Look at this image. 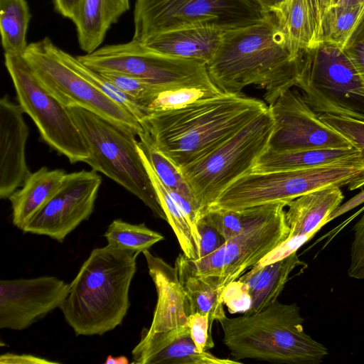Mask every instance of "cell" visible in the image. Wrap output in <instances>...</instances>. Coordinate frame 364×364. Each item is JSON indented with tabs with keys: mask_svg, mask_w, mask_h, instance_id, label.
Returning <instances> with one entry per match:
<instances>
[{
	"mask_svg": "<svg viewBox=\"0 0 364 364\" xmlns=\"http://www.w3.org/2000/svg\"><path fill=\"white\" fill-rule=\"evenodd\" d=\"M143 255L157 293L152 321L146 331L149 333L163 332L188 326L189 305L176 267L149 250L143 252Z\"/></svg>",
	"mask_w": 364,
	"mask_h": 364,
	"instance_id": "obj_19",
	"label": "cell"
},
{
	"mask_svg": "<svg viewBox=\"0 0 364 364\" xmlns=\"http://www.w3.org/2000/svg\"><path fill=\"white\" fill-rule=\"evenodd\" d=\"M138 137L139 146L145 154L160 181L167 188L181 193L200 206L180 168L155 147L148 134L143 131Z\"/></svg>",
	"mask_w": 364,
	"mask_h": 364,
	"instance_id": "obj_32",
	"label": "cell"
},
{
	"mask_svg": "<svg viewBox=\"0 0 364 364\" xmlns=\"http://www.w3.org/2000/svg\"><path fill=\"white\" fill-rule=\"evenodd\" d=\"M363 16L364 3L349 6H330L322 15L316 43H333L343 48Z\"/></svg>",
	"mask_w": 364,
	"mask_h": 364,
	"instance_id": "obj_30",
	"label": "cell"
},
{
	"mask_svg": "<svg viewBox=\"0 0 364 364\" xmlns=\"http://www.w3.org/2000/svg\"><path fill=\"white\" fill-rule=\"evenodd\" d=\"M337 1L338 0H333V4H335Z\"/></svg>",
	"mask_w": 364,
	"mask_h": 364,
	"instance_id": "obj_51",
	"label": "cell"
},
{
	"mask_svg": "<svg viewBox=\"0 0 364 364\" xmlns=\"http://www.w3.org/2000/svg\"><path fill=\"white\" fill-rule=\"evenodd\" d=\"M196 226L200 237V258L216 251L226 242L205 212L198 220Z\"/></svg>",
	"mask_w": 364,
	"mask_h": 364,
	"instance_id": "obj_39",
	"label": "cell"
},
{
	"mask_svg": "<svg viewBox=\"0 0 364 364\" xmlns=\"http://www.w3.org/2000/svg\"><path fill=\"white\" fill-rule=\"evenodd\" d=\"M23 111L8 95L0 99V198L9 199L31 173L25 148L29 129Z\"/></svg>",
	"mask_w": 364,
	"mask_h": 364,
	"instance_id": "obj_17",
	"label": "cell"
},
{
	"mask_svg": "<svg viewBox=\"0 0 364 364\" xmlns=\"http://www.w3.org/2000/svg\"><path fill=\"white\" fill-rule=\"evenodd\" d=\"M314 234L315 233H310L297 235L287 239L272 249L252 267H262L289 256L291 254L296 252L297 250Z\"/></svg>",
	"mask_w": 364,
	"mask_h": 364,
	"instance_id": "obj_43",
	"label": "cell"
},
{
	"mask_svg": "<svg viewBox=\"0 0 364 364\" xmlns=\"http://www.w3.org/2000/svg\"><path fill=\"white\" fill-rule=\"evenodd\" d=\"M267 204L241 210L208 209L205 212L208 215L211 222L228 240L256 221L264 213Z\"/></svg>",
	"mask_w": 364,
	"mask_h": 364,
	"instance_id": "obj_35",
	"label": "cell"
},
{
	"mask_svg": "<svg viewBox=\"0 0 364 364\" xmlns=\"http://www.w3.org/2000/svg\"><path fill=\"white\" fill-rule=\"evenodd\" d=\"M130 0H81L73 23L80 48L90 53L102 44L111 26L130 7Z\"/></svg>",
	"mask_w": 364,
	"mask_h": 364,
	"instance_id": "obj_23",
	"label": "cell"
},
{
	"mask_svg": "<svg viewBox=\"0 0 364 364\" xmlns=\"http://www.w3.org/2000/svg\"><path fill=\"white\" fill-rule=\"evenodd\" d=\"M344 196L340 187H328L305 193L291 201L285 211L289 237L316 232L341 204Z\"/></svg>",
	"mask_w": 364,
	"mask_h": 364,
	"instance_id": "obj_21",
	"label": "cell"
},
{
	"mask_svg": "<svg viewBox=\"0 0 364 364\" xmlns=\"http://www.w3.org/2000/svg\"><path fill=\"white\" fill-rule=\"evenodd\" d=\"M138 255L109 245L92 250L59 308L76 336H101L122 323Z\"/></svg>",
	"mask_w": 364,
	"mask_h": 364,
	"instance_id": "obj_3",
	"label": "cell"
},
{
	"mask_svg": "<svg viewBox=\"0 0 364 364\" xmlns=\"http://www.w3.org/2000/svg\"><path fill=\"white\" fill-rule=\"evenodd\" d=\"M76 57L98 73L127 74L161 90L216 86L210 77L206 64L157 53L133 39Z\"/></svg>",
	"mask_w": 364,
	"mask_h": 364,
	"instance_id": "obj_11",
	"label": "cell"
},
{
	"mask_svg": "<svg viewBox=\"0 0 364 364\" xmlns=\"http://www.w3.org/2000/svg\"><path fill=\"white\" fill-rule=\"evenodd\" d=\"M65 171L43 166L31 173L21 188L9 198L12 208V223L22 230L26 223L53 198L58 190Z\"/></svg>",
	"mask_w": 364,
	"mask_h": 364,
	"instance_id": "obj_22",
	"label": "cell"
},
{
	"mask_svg": "<svg viewBox=\"0 0 364 364\" xmlns=\"http://www.w3.org/2000/svg\"><path fill=\"white\" fill-rule=\"evenodd\" d=\"M306 266L296 254L262 267H252L238 279L245 283L252 299V305L245 314L257 313L268 307L283 291L293 270L299 266Z\"/></svg>",
	"mask_w": 364,
	"mask_h": 364,
	"instance_id": "obj_24",
	"label": "cell"
},
{
	"mask_svg": "<svg viewBox=\"0 0 364 364\" xmlns=\"http://www.w3.org/2000/svg\"><path fill=\"white\" fill-rule=\"evenodd\" d=\"M137 148L149 176L167 222L175 233L183 253L191 259H200V237L197 230L160 181L137 141Z\"/></svg>",
	"mask_w": 364,
	"mask_h": 364,
	"instance_id": "obj_27",
	"label": "cell"
},
{
	"mask_svg": "<svg viewBox=\"0 0 364 364\" xmlns=\"http://www.w3.org/2000/svg\"><path fill=\"white\" fill-rule=\"evenodd\" d=\"M223 32L205 27L181 28L152 35L139 42L157 53L207 65L219 46Z\"/></svg>",
	"mask_w": 364,
	"mask_h": 364,
	"instance_id": "obj_20",
	"label": "cell"
},
{
	"mask_svg": "<svg viewBox=\"0 0 364 364\" xmlns=\"http://www.w3.org/2000/svg\"><path fill=\"white\" fill-rule=\"evenodd\" d=\"M105 363L106 364H128L129 363V361L126 356L120 355L113 357L112 355H109L107 357Z\"/></svg>",
	"mask_w": 364,
	"mask_h": 364,
	"instance_id": "obj_49",
	"label": "cell"
},
{
	"mask_svg": "<svg viewBox=\"0 0 364 364\" xmlns=\"http://www.w3.org/2000/svg\"><path fill=\"white\" fill-rule=\"evenodd\" d=\"M350 149H315L277 152L266 150L250 172H269L310 168L338 162L358 155Z\"/></svg>",
	"mask_w": 364,
	"mask_h": 364,
	"instance_id": "obj_26",
	"label": "cell"
},
{
	"mask_svg": "<svg viewBox=\"0 0 364 364\" xmlns=\"http://www.w3.org/2000/svg\"><path fill=\"white\" fill-rule=\"evenodd\" d=\"M212 324L210 316L207 314L196 312L188 316V325L192 339L200 352L206 351L214 347L211 336Z\"/></svg>",
	"mask_w": 364,
	"mask_h": 364,
	"instance_id": "obj_41",
	"label": "cell"
},
{
	"mask_svg": "<svg viewBox=\"0 0 364 364\" xmlns=\"http://www.w3.org/2000/svg\"><path fill=\"white\" fill-rule=\"evenodd\" d=\"M134 364H237L238 360L218 358L200 352L193 342L188 326L166 331H143L139 343L132 351Z\"/></svg>",
	"mask_w": 364,
	"mask_h": 364,
	"instance_id": "obj_18",
	"label": "cell"
},
{
	"mask_svg": "<svg viewBox=\"0 0 364 364\" xmlns=\"http://www.w3.org/2000/svg\"><path fill=\"white\" fill-rule=\"evenodd\" d=\"M343 50L364 81V16L347 40Z\"/></svg>",
	"mask_w": 364,
	"mask_h": 364,
	"instance_id": "obj_42",
	"label": "cell"
},
{
	"mask_svg": "<svg viewBox=\"0 0 364 364\" xmlns=\"http://www.w3.org/2000/svg\"><path fill=\"white\" fill-rule=\"evenodd\" d=\"M89 146L84 163L113 180L140 199L154 215L167 222L139 155L136 135L80 107H68Z\"/></svg>",
	"mask_w": 364,
	"mask_h": 364,
	"instance_id": "obj_6",
	"label": "cell"
},
{
	"mask_svg": "<svg viewBox=\"0 0 364 364\" xmlns=\"http://www.w3.org/2000/svg\"><path fill=\"white\" fill-rule=\"evenodd\" d=\"M257 3L265 11L274 13L278 10L285 0H253Z\"/></svg>",
	"mask_w": 364,
	"mask_h": 364,
	"instance_id": "obj_48",
	"label": "cell"
},
{
	"mask_svg": "<svg viewBox=\"0 0 364 364\" xmlns=\"http://www.w3.org/2000/svg\"><path fill=\"white\" fill-rule=\"evenodd\" d=\"M364 203V189L343 204H341L327 218L326 223Z\"/></svg>",
	"mask_w": 364,
	"mask_h": 364,
	"instance_id": "obj_47",
	"label": "cell"
},
{
	"mask_svg": "<svg viewBox=\"0 0 364 364\" xmlns=\"http://www.w3.org/2000/svg\"><path fill=\"white\" fill-rule=\"evenodd\" d=\"M273 14L294 53L301 54L315 43V31L307 0H285Z\"/></svg>",
	"mask_w": 364,
	"mask_h": 364,
	"instance_id": "obj_28",
	"label": "cell"
},
{
	"mask_svg": "<svg viewBox=\"0 0 364 364\" xmlns=\"http://www.w3.org/2000/svg\"><path fill=\"white\" fill-rule=\"evenodd\" d=\"M269 108L274 119L269 151L353 147L343 136L321 120L296 90H287Z\"/></svg>",
	"mask_w": 364,
	"mask_h": 364,
	"instance_id": "obj_14",
	"label": "cell"
},
{
	"mask_svg": "<svg viewBox=\"0 0 364 364\" xmlns=\"http://www.w3.org/2000/svg\"><path fill=\"white\" fill-rule=\"evenodd\" d=\"M119 89L132 96L147 111V107L161 88L132 75L117 72L100 73ZM148 114V112H147Z\"/></svg>",
	"mask_w": 364,
	"mask_h": 364,
	"instance_id": "obj_36",
	"label": "cell"
},
{
	"mask_svg": "<svg viewBox=\"0 0 364 364\" xmlns=\"http://www.w3.org/2000/svg\"><path fill=\"white\" fill-rule=\"evenodd\" d=\"M268 109L259 100L222 92L182 108L150 112L140 123L155 147L182 168L211 151Z\"/></svg>",
	"mask_w": 364,
	"mask_h": 364,
	"instance_id": "obj_2",
	"label": "cell"
},
{
	"mask_svg": "<svg viewBox=\"0 0 364 364\" xmlns=\"http://www.w3.org/2000/svg\"><path fill=\"white\" fill-rule=\"evenodd\" d=\"M1 364H58V362L48 360L30 354L6 353L0 356Z\"/></svg>",
	"mask_w": 364,
	"mask_h": 364,
	"instance_id": "obj_44",
	"label": "cell"
},
{
	"mask_svg": "<svg viewBox=\"0 0 364 364\" xmlns=\"http://www.w3.org/2000/svg\"><path fill=\"white\" fill-rule=\"evenodd\" d=\"M31 15L26 0H0V31L4 54L23 55Z\"/></svg>",
	"mask_w": 364,
	"mask_h": 364,
	"instance_id": "obj_29",
	"label": "cell"
},
{
	"mask_svg": "<svg viewBox=\"0 0 364 364\" xmlns=\"http://www.w3.org/2000/svg\"><path fill=\"white\" fill-rule=\"evenodd\" d=\"M314 27L316 40L318 34L321 19L325 11L331 5H333V0H307Z\"/></svg>",
	"mask_w": 364,
	"mask_h": 364,
	"instance_id": "obj_45",
	"label": "cell"
},
{
	"mask_svg": "<svg viewBox=\"0 0 364 364\" xmlns=\"http://www.w3.org/2000/svg\"><path fill=\"white\" fill-rule=\"evenodd\" d=\"M274 129L269 108L211 151L180 168L203 213L230 185L250 172Z\"/></svg>",
	"mask_w": 364,
	"mask_h": 364,
	"instance_id": "obj_8",
	"label": "cell"
},
{
	"mask_svg": "<svg viewBox=\"0 0 364 364\" xmlns=\"http://www.w3.org/2000/svg\"><path fill=\"white\" fill-rule=\"evenodd\" d=\"M364 186V166L359 154L310 168L249 172L230 185L208 209L241 210L274 203H285L311 191L348 186L353 191Z\"/></svg>",
	"mask_w": 364,
	"mask_h": 364,
	"instance_id": "obj_5",
	"label": "cell"
},
{
	"mask_svg": "<svg viewBox=\"0 0 364 364\" xmlns=\"http://www.w3.org/2000/svg\"><path fill=\"white\" fill-rule=\"evenodd\" d=\"M4 59L18 105L42 139L70 163L84 162L90 149L68 108L40 85L22 55L4 54Z\"/></svg>",
	"mask_w": 364,
	"mask_h": 364,
	"instance_id": "obj_12",
	"label": "cell"
},
{
	"mask_svg": "<svg viewBox=\"0 0 364 364\" xmlns=\"http://www.w3.org/2000/svg\"><path fill=\"white\" fill-rule=\"evenodd\" d=\"M285 203H268L251 225L229 238L216 251L198 259H190L196 273L208 277L223 289L252 267L272 249L289 238Z\"/></svg>",
	"mask_w": 364,
	"mask_h": 364,
	"instance_id": "obj_13",
	"label": "cell"
},
{
	"mask_svg": "<svg viewBox=\"0 0 364 364\" xmlns=\"http://www.w3.org/2000/svg\"><path fill=\"white\" fill-rule=\"evenodd\" d=\"M354 237L350 247V260L347 273L355 279H364V212L353 226Z\"/></svg>",
	"mask_w": 364,
	"mask_h": 364,
	"instance_id": "obj_40",
	"label": "cell"
},
{
	"mask_svg": "<svg viewBox=\"0 0 364 364\" xmlns=\"http://www.w3.org/2000/svg\"><path fill=\"white\" fill-rule=\"evenodd\" d=\"M222 92L217 86L181 87L159 92L147 107L148 114L186 107L193 102L214 97Z\"/></svg>",
	"mask_w": 364,
	"mask_h": 364,
	"instance_id": "obj_34",
	"label": "cell"
},
{
	"mask_svg": "<svg viewBox=\"0 0 364 364\" xmlns=\"http://www.w3.org/2000/svg\"><path fill=\"white\" fill-rule=\"evenodd\" d=\"M174 266L187 296L190 314H207L212 323L215 320L225 318L227 316L221 296L223 289L218 288L210 279L198 275L183 253L176 257Z\"/></svg>",
	"mask_w": 364,
	"mask_h": 364,
	"instance_id": "obj_25",
	"label": "cell"
},
{
	"mask_svg": "<svg viewBox=\"0 0 364 364\" xmlns=\"http://www.w3.org/2000/svg\"><path fill=\"white\" fill-rule=\"evenodd\" d=\"M101 183L92 169L66 173L55 194L21 230L63 242L92 213Z\"/></svg>",
	"mask_w": 364,
	"mask_h": 364,
	"instance_id": "obj_15",
	"label": "cell"
},
{
	"mask_svg": "<svg viewBox=\"0 0 364 364\" xmlns=\"http://www.w3.org/2000/svg\"><path fill=\"white\" fill-rule=\"evenodd\" d=\"M296 303L276 300L262 311L225 317L223 342L234 360L255 359L288 364H319L328 349L308 335Z\"/></svg>",
	"mask_w": 364,
	"mask_h": 364,
	"instance_id": "obj_4",
	"label": "cell"
},
{
	"mask_svg": "<svg viewBox=\"0 0 364 364\" xmlns=\"http://www.w3.org/2000/svg\"><path fill=\"white\" fill-rule=\"evenodd\" d=\"M318 116L322 122L343 136L358 151L364 166V120L331 114Z\"/></svg>",
	"mask_w": 364,
	"mask_h": 364,
	"instance_id": "obj_37",
	"label": "cell"
},
{
	"mask_svg": "<svg viewBox=\"0 0 364 364\" xmlns=\"http://www.w3.org/2000/svg\"><path fill=\"white\" fill-rule=\"evenodd\" d=\"M55 10L65 18L75 21L81 0H53Z\"/></svg>",
	"mask_w": 364,
	"mask_h": 364,
	"instance_id": "obj_46",
	"label": "cell"
},
{
	"mask_svg": "<svg viewBox=\"0 0 364 364\" xmlns=\"http://www.w3.org/2000/svg\"><path fill=\"white\" fill-rule=\"evenodd\" d=\"M60 50L45 37L28 44L22 56L40 85L65 107L87 109L138 136L140 122L70 66Z\"/></svg>",
	"mask_w": 364,
	"mask_h": 364,
	"instance_id": "obj_10",
	"label": "cell"
},
{
	"mask_svg": "<svg viewBox=\"0 0 364 364\" xmlns=\"http://www.w3.org/2000/svg\"><path fill=\"white\" fill-rule=\"evenodd\" d=\"M253 1V0H252Z\"/></svg>",
	"mask_w": 364,
	"mask_h": 364,
	"instance_id": "obj_52",
	"label": "cell"
},
{
	"mask_svg": "<svg viewBox=\"0 0 364 364\" xmlns=\"http://www.w3.org/2000/svg\"><path fill=\"white\" fill-rule=\"evenodd\" d=\"M300 54L291 48L273 13L261 22L223 32L207 69L223 92L240 93L249 85L264 90L272 105L296 86Z\"/></svg>",
	"mask_w": 364,
	"mask_h": 364,
	"instance_id": "obj_1",
	"label": "cell"
},
{
	"mask_svg": "<svg viewBox=\"0 0 364 364\" xmlns=\"http://www.w3.org/2000/svg\"><path fill=\"white\" fill-rule=\"evenodd\" d=\"M296 86L317 114L364 120V81L341 47L318 42L303 50Z\"/></svg>",
	"mask_w": 364,
	"mask_h": 364,
	"instance_id": "obj_7",
	"label": "cell"
},
{
	"mask_svg": "<svg viewBox=\"0 0 364 364\" xmlns=\"http://www.w3.org/2000/svg\"><path fill=\"white\" fill-rule=\"evenodd\" d=\"M107 245L135 253L148 250L164 237L144 223L131 224L121 219L114 220L104 234Z\"/></svg>",
	"mask_w": 364,
	"mask_h": 364,
	"instance_id": "obj_31",
	"label": "cell"
},
{
	"mask_svg": "<svg viewBox=\"0 0 364 364\" xmlns=\"http://www.w3.org/2000/svg\"><path fill=\"white\" fill-rule=\"evenodd\" d=\"M269 14L252 0H136L132 39L188 28L225 31L261 22Z\"/></svg>",
	"mask_w": 364,
	"mask_h": 364,
	"instance_id": "obj_9",
	"label": "cell"
},
{
	"mask_svg": "<svg viewBox=\"0 0 364 364\" xmlns=\"http://www.w3.org/2000/svg\"><path fill=\"white\" fill-rule=\"evenodd\" d=\"M63 59L108 97L130 112L139 122L147 114L146 109L134 98L122 91L101 73L82 64L76 56L60 50Z\"/></svg>",
	"mask_w": 364,
	"mask_h": 364,
	"instance_id": "obj_33",
	"label": "cell"
},
{
	"mask_svg": "<svg viewBox=\"0 0 364 364\" xmlns=\"http://www.w3.org/2000/svg\"><path fill=\"white\" fill-rule=\"evenodd\" d=\"M364 3V0H338L335 4L349 6Z\"/></svg>",
	"mask_w": 364,
	"mask_h": 364,
	"instance_id": "obj_50",
	"label": "cell"
},
{
	"mask_svg": "<svg viewBox=\"0 0 364 364\" xmlns=\"http://www.w3.org/2000/svg\"><path fill=\"white\" fill-rule=\"evenodd\" d=\"M222 300L230 314H245L252 305V299L245 283L238 279L224 287Z\"/></svg>",
	"mask_w": 364,
	"mask_h": 364,
	"instance_id": "obj_38",
	"label": "cell"
},
{
	"mask_svg": "<svg viewBox=\"0 0 364 364\" xmlns=\"http://www.w3.org/2000/svg\"><path fill=\"white\" fill-rule=\"evenodd\" d=\"M70 284L55 277L0 281V328L22 331L60 308Z\"/></svg>",
	"mask_w": 364,
	"mask_h": 364,
	"instance_id": "obj_16",
	"label": "cell"
}]
</instances>
